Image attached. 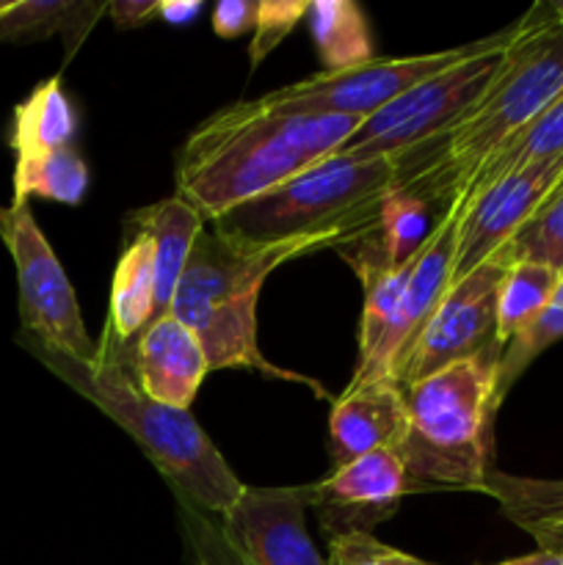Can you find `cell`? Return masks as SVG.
<instances>
[{
    "mask_svg": "<svg viewBox=\"0 0 563 565\" xmlns=\"http://www.w3.org/2000/svg\"><path fill=\"white\" fill-rule=\"evenodd\" d=\"M563 94V25L539 3L511 25L502 64L484 97L453 125L395 154V185L431 210L434 221L461 207L480 169Z\"/></svg>",
    "mask_w": 563,
    "mask_h": 565,
    "instance_id": "1",
    "label": "cell"
},
{
    "mask_svg": "<svg viewBox=\"0 0 563 565\" xmlns=\"http://www.w3.org/2000/svg\"><path fill=\"white\" fill-rule=\"evenodd\" d=\"M364 119L276 110L246 99L215 110L177 154V196L208 224L340 152Z\"/></svg>",
    "mask_w": 563,
    "mask_h": 565,
    "instance_id": "2",
    "label": "cell"
},
{
    "mask_svg": "<svg viewBox=\"0 0 563 565\" xmlns=\"http://www.w3.org/2000/svg\"><path fill=\"white\" fill-rule=\"evenodd\" d=\"M17 342L55 379L130 434L149 463L163 475L171 494L185 497L191 505L215 519L241 500L246 483L232 472L193 414L163 406L138 390L130 351L103 337V342H97V364H83L22 331Z\"/></svg>",
    "mask_w": 563,
    "mask_h": 565,
    "instance_id": "3",
    "label": "cell"
},
{
    "mask_svg": "<svg viewBox=\"0 0 563 565\" xmlns=\"http://www.w3.org/2000/svg\"><path fill=\"white\" fill-rule=\"evenodd\" d=\"M342 237L315 235L282 243H248L204 226L188 257L169 312L196 334L210 370H259V375L309 386L318 397L329 392L315 379L268 362L257 342V301L279 265L304 254L340 248Z\"/></svg>",
    "mask_w": 563,
    "mask_h": 565,
    "instance_id": "4",
    "label": "cell"
},
{
    "mask_svg": "<svg viewBox=\"0 0 563 565\" xmlns=\"http://www.w3.org/2000/svg\"><path fill=\"white\" fill-rule=\"evenodd\" d=\"M502 351L464 359L403 386L408 434L401 445L408 480L489 491V425Z\"/></svg>",
    "mask_w": 563,
    "mask_h": 565,
    "instance_id": "5",
    "label": "cell"
},
{
    "mask_svg": "<svg viewBox=\"0 0 563 565\" xmlns=\"http://www.w3.org/2000/svg\"><path fill=\"white\" fill-rule=\"evenodd\" d=\"M395 185L392 158L331 154L274 191L241 204L213 221V230L248 243H282L293 237L334 235L353 241L373 230L381 199Z\"/></svg>",
    "mask_w": 563,
    "mask_h": 565,
    "instance_id": "6",
    "label": "cell"
},
{
    "mask_svg": "<svg viewBox=\"0 0 563 565\" xmlns=\"http://www.w3.org/2000/svg\"><path fill=\"white\" fill-rule=\"evenodd\" d=\"M508 42L511 28L480 39V47L472 55L414 83L392 103L368 116L334 154L357 160L395 158L445 130L484 97L500 70Z\"/></svg>",
    "mask_w": 563,
    "mask_h": 565,
    "instance_id": "7",
    "label": "cell"
},
{
    "mask_svg": "<svg viewBox=\"0 0 563 565\" xmlns=\"http://www.w3.org/2000/svg\"><path fill=\"white\" fill-rule=\"evenodd\" d=\"M0 241L17 270L22 334L36 337L83 364H97L99 345L86 331L70 276L28 204L0 207Z\"/></svg>",
    "mask_w": 563,
    "mask_h": 565,
    "instance_id": "8",
    "label": "cell"
},
{
    "mask_svg": "<svg viewBox=\"0 0 563 565\" xmlns=\"http://www.w3.org/2000/svg\"><path fill=\"white\" fill-rule=\"evenodd\" d=\"M511 263V248L506 246L472 274L450 281L436 312L397 367V384L412 386L447 364L502 351L497 345V292Z\"/></svg>",
    "mask_w": 563,
    "mask_h": 565,
    "instance_id": "9",
    "label": "cell"
},
{
    "mask_svg": "<svg viewBox=\"0 0 563 565\" xmlns=\"http://www.w3.org/2000/svg\"><path fill=\"white\" fill-rule=\"evenodd\" d=\"M480 42L458 44V47L439 50L425 55H403V58H379L353 70L342 72H315L290 86L274 88L263 94V103L276 110H296V114H337L368 119L386 103L412 88L414 83L458 64L472 55Z\"/></svg>",
    "mask_w": 563,
    "mask_h": 565,
    "instance_id": "10",
    "label": "cell"
},
{
    "mask_svg": "<svg viewBox=\"0 0 563 565\" xmlns=\"http://www.w3.org/2000/svg\"><path fill=\"white\" fill-rule=\"evenodd\" d=\"M563 182V158L508 171L464 202L450 281L464 279L519 235Z\"/></svg>",
    "mask_w": 563,
    "mask_h": 565,
    "instance_id": "11",
    "label": "cell"
},
{
    "mask_svg": "<svg viewBox=\"0 0 563 565\" xmlns=\"http://www.w3.org/2000/svg\"><path fill=\"white\" fill-rule=\"evenodd\" d=\"M307 486H246L215 522L246 565H329L307 533Z\"/></svg>",
    "mask_w": 563,
    "mask_h": 565,
    "instance_id": "12",
    "label": "cell"
},
{
    "mask_svg": "<svg viewBox=\"0 0 563 565\" xmlns=\"http://www.w3.org/2000/svg\"><path fill=\"white\" fill-rule=\"evenodd\" d=\"M408 489L412 480L401 447H386L334 469L320 483H309L307 494L323 533L334 539L346 533H370L375 524L395 516Z\"/></svg>",
    "mask_w": 563,
    "mask_h": 565,
    "instance_id": "13",
    "label": "cell"
},
{
    "mask_svg": "<svg viewBox=\"0 0 563 565\" xmlns=\"http://www.w3.org/2000/svg\"><path fill=\"white\" fill-rule=\"evenodd\" d=\"M458 226H461V207H450L445 215H439L434 221V230H431L428 241L423 243V248L412 259V270H408L401 309H397L395 326H392L384 348H381L375 362L368 367V373H362L359 379H351L348 386H359L379 379L397 381V367L406 359V353L412 351L414 340L425 329L431 315L439 307L442 296L450 287Z\"/></svg>",
    "mask_w": 563,
    "mask_h": 565,
    "instance_id": "14",
    "label": "cell"
},
{
    "mask_svg": "<svg viewBox=\"0 0 563 565\" xmlns=\"http://www.w3.org/2000/svg\"><path fill=\"white\" fill-rule=\"evenodd\" d=\"M138 390L163 406L191 412L204 375L208 353L191 329L171 312L155 318L130 353Z\"/></svg>",
    "mask_w": 563,
    "mask_h": 565,
    "instance_id": "15",
    "label": "cell"
},
{
    "mask_svg": "<svg viewBox=\"0 0 563 565\" xmlns=\"http://www.w3.org/2000/svg\"><path fill=\"white\" fill-rule=\"evenodd\" d=\"M331 461L334 469L368 452L401 447L408 434V412L403 386L395 379L346 386L329 417Z\"/></svg>",
    "mask_w": 563,
    "mask_h": 565,
    "instance_id": "16",
    "label": "cell"
},
{
    "mask_svg": "<svg viewBox=\"0 0 563 565\" xmlns=\"http://www.w3.org/2000/svg\"><path fill=\"white\" fill-rule=\"evenodd\" d=\"M130 232H144L155 246V274H158V303H155V318L166 315L174 301L177 285L185 270L191 248L208 221L199 215L193 204H188L182 196L160 199L149 207L132 210L127 215Z\"/></svg>",
    "mask_w": 563,
    "mask_h": 565,
    "instance_id": "17",
    "label": "cell"
},
{
    "mask_svg": "<svg viewBox=\"0 0 563 565\" xmlns=\"http://www.w3.org/2000/svg\"><path fill=\"white\" fill-rule=\"evenodd\" d=\"M158 303V274H155V246L144 232H132L121 248L110 287V312L105 323V340L132 353V345L155 320Z\"/></svg>",
    "mask_w": 563,
    "mask_h": 565,
    "instance_id": "18",
    "label": "cell"
},
{
    "mask_svg": "<svg viewBox=\"0 0 563 565\" xmlns=\"http://www.w3.org/2000/svg\"><path fill=\"white\" fill-rule=\"evenodd\" d=\"M77 114L64 92L61 75L39 83L11 114L9 147L14 158H33V154L59 152L75 147Z\"/></svg>",
    "mask_w": 563,
    "mask_h": 565,
    "instance_id": "19",
    "label": "cell"
},
{
    "mask_svg": "<svg viewBox=\"0 0 563 565\" xmlns=\"http://www.w3.org/2000/svg\"><path fill=\"white\" fill-rule=\"evenodd\" d=\"M108 14V3H86V0H14L0 14V42L31 44L61 33L66 42V55L81 47L94 22Z\"/></svg>",
    "mask_w": 563,
    "mask_h": 565,
    "instance_id": "20",
    "label": "cell"
},
{
    "mask_svg": "<svg viewBox=\"0 0 563 565\" xmlns=\"http://www.w3.org/2000/svg\"><path fill=\"white\" fill-rule=\"evenodd\" d=\"M323 72H342L375 58L362 9L351 0H312L307 11Z\"/></svg>",
    "mask_w": 563,
    "mask_h": 565,
    "instance_id": "21",
    "label": "cell"
},
{
    "mask_svg": "<svg viewBox=\"0 0 563 565\" xmlns=\"http://www.w3.org/2000/svg\"><path fill=\"white\" fill-rule=\"evenodd\" d=\"M561 270L533 259H513L497 292V345L506 348L533 323L561 285Z\"/></svg>",
    "mask_w": 563,
    "mask_h": 565,
    "instance_id": "22",
    "label": "cell"
},
{
    "mask_svg": "<svg viewBox=\"0 0 563 565\" xmlns=\"http://www.w3.org/2000/svg\"><path fill=\"white\" fill-rule=\"evenodd\" d=\"M491 494L500 497L508 516L535 535L541 550H563V480L491 478Z\"/></svg>",
    "mask_w": 563,
    "mask_h": 565,
    "instance_id": "23",
    "label": "cell"
},
{
    "mask_svg": "<svg viewBox=\"0 0 563 565\" xmlns=\"http://www.w3.org/2000/svg\"><path fill=\"white\" fill-rule=\"evenodd\" d=\"M14 199L28 204V199H47L59 204H81L88 191V166L75 147L59 152L14 158Z\"/></svg>",
    "mask_w": 563,
    "mask_h": 565,
    "instance_id": "24",
    "label": "cell"
},
{
    "mask_svg": "<svg viewBox=\"0 0 563 565\" xmlns=\"http://www.w3.org/2000/svg\"><path fill=\"white\" fill-rule=\"evenodd\" d=\"M563 158V94L539 116V119L530 121L522 132H519L513 141H508L484 169L475 174V180L469 182L467 193L461 199V207L475 191H480L489 182L500 180L508 171L519 169L524 163H535V160H552Z\"/></svg>",
    "mask_w": 563,
    "mask_h": 565,
    "instance_id": "25",
    "label": "cell"
},
{
    "mask_svg": "<svg viewBox=\"0 0 563 565\" xmlns=\"http://www.w3.org/2000/svg\"><path fill=\"white\" fill-rule=\"evenodd\" d=\"M434 215L412 193L392 188L379 207V221H375V235H379L381 248H384L390 265L401 268V265L412 263L414 254L423 248L428 241L431 230H434Z\"/></svg>",
    "mask_w": 563,
    "mask_h": 565,
    "instance_id": "26",
    "label": "cell"
},
{
    "mask_svg": "<svg viewBox=\"0 0 563 565\" xmlns=\"http://www.w3.org/2000/svg\"><path fill=\"white\" fill-rule=\"evenodd\" d=\"M563 337V276L561 285H557L555 296L550 298L544 309H541L539 318L530 326H524L506 348H502L500 356V379H497V403H502L506 392L511 390L513 381L522 375V370L539 356L544 348H550L552 342H557Z\"/></svg>",
    "mask_w": 563,
    "mask_h": 565,
    "instance_id": "27",
    "label": "cell"
},
{
    "mask_svg": "<svg viewBox=\"0 0 563 565\" xmlns=\"http://www.w3.org/2000/svg\"><path fill=\"white\" fill-rule=\"evenodd\" d=\"M513 259H533L563 274V182L508 243Z\"/></svg>",
    "mask_w": 563,
    "mask_h": 565,
    "instance_id": "28",
    "label": "cell"
},
{
    "mask_svg": "<svg viewBox=\"0 0 563 565\" xmlns=\"http://www.w3.org/2000/svg\"><path fill=\"white\" fill-rule=\"evenodd\" d=\"M177 516H180L182 539H185L188 555L193 565H246L235 546L224 539L219 522L210 513L199 511L185 497L174 494Z\"/></svg>",
    "mask_w": 563,
    "mask_h": 565,
    "instance_id": "29",
    "label": "cell"
},
{
    "mask_svg": "<svg viewBox=\"0 0 563 565\" xmlns=\"http://www.w3.org/2000/svg\"><path fill=\"white\" fill-rule=\"evenodd\" d=\"M307 0H259L254 36L248 44V64H263L279 47L282 39L290 36V31L307 17Z\"/></svg>",
    "mask_w": 563,
    "mask_h": 565,
    "instance_id": "30",
    "label": "cell"
},
{
    "mask_svg": "<svg viewBox=\"0 0 563 565\" xmlns=\"http://www.w3.org/2000/svg\"><path fill=\"white\" fill-rule=\"evenodd\" d=\"M329 565H434L386 546L373 533H346L329 539Z\"/></svg>",
    "mask_w": 563,
    "mask_h": 565,
    "instance_id": "31",
    "label": "cell"
},
{
    "mask_svg": "<svg viewBox=\"0 0 563 565\" xmlns=\"http://www.w3.org/2000/svg\"><path fill=\"white\" fill-rule=\"evenodd\" d=\"M259 3L252 0H221L213 9V31L221 39H237L254 31Z\"/></svg>",
    "mask_w": 563,
    "mask_h": 565,
    "instance_id": "32",
    "label": "cell"
},
{
    "mask_svg": "<svg viewBox=\"0 0 563 565\" xmlns=\"http://www.w3.org/2000/svg\"><path fill=\"white\" fill-rule=\"evenodd\" d=\"M160 0H119V3H108V17L114 20L116 28H136L144 25L147 20L158 17Z\"/></svg>",
    "mask_w": 563,
    "mask_h": 565,
    "instance_id": "33",
    "label": "cell"
},
{
    "mask_svg": "<svg viewBox=\"0 0 563 565\" xmlns=\"http://www.w3.org/2000/svg\"><path fill=\"white\" fill-rule=\"evenodd\" d=\"M202 11V3H188V0H160V9H158V17L163 22H169V25H185V22H191L193 17Z\"/></svg>",
    "mask_w": 563,
    "mask_h": 565,
    "instance_id": "34",
    "label": "cell"
},
{
    "mask_svg": "<svg viewBox=\"0 0 563 565\" xmlns=\"http://www.w3.org/2000/svg\"><path fill=\"white\" fill-rule=\"evenodd\" d=\"M495 565H563V550H539L530 552V555L511 557V561H502Z\"/></svg>",
    "mask_w": 563,
    "mask_h": 565,
    "instance_id": "35",
    "label": "cell"
},
{
    "mask_svg": "<svg viewBox=\"0 0 563 565\" xmlns=\"http://www.w3.org/2000/svg\"><path fill=\"white\" fill-rule=\"evenodd\" d=\"M11 3H14V0H0V14H3V11H6V9H9V6H11Z\"/></svg>",
    "mask_w": 563,
    "mask_h": 565,
    "instance_id": "36",
    "label": "cell"
}]
</instances>
